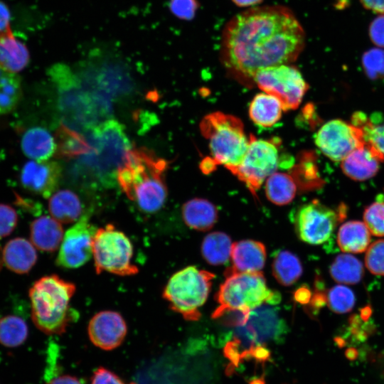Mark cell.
<instances>
[{
    "label": "cell",
    "mask_w": 384,
    "mask_h": 384,
    "mask_svg": "<svg viewBox=\"0 0 384 384\" xmlns=\"http://www.w3.org/2000/svg\"><path fill=\"white\" fill-rule=\"evenodd\" d=\"M305 43V31L289 8L254 6L237 14L225 25L220 58L232 76L250 82L262 69L292 64Z\"/></svg>",
    "instance_id": "cell-1"
},
{
    "label": "cell",
    "mask_w": 384,
    "mask_h": 384,
    "mask_svg": "<svg viewBox=\"0 0 384 384\" xmlns=\"http://www.w3.org/2000/svg\"><path fill=\"white\" fill-rule=\"evenodd\" d=\"M168 161L146 147L131 148L117 173V181L129 199L146 213L161 209L167 198L164 173Z\"/></svg>",
    "instance_id": "cell-2"
},
{
    "label": "cell",
    "mask_w": 384,
    "mask_h": 384,
    "mask_svg": "<svg viewBox=\"0 0 384 384\" xmlns=\"http://www.w3.org/2000/svg\"><path fill=\"white\" fill-rule=\"evenodd\" d=\"M287 326L275 308L262 305L251 311L245 321L235 325L224 347L225 356L236 367L244 359L265 362L270 356L267 344L280 341Z\"/></svg>",
    "instance_id": "cell-3"
},
{
    "label": "cell",
    "mask_w": 384,
    "mask_h": 384,
    "mask_svg": "<svg viewBox=\"0 0 384 384\" xmlns=\"http://www.w3.org/2000/svg\"><path fill=\"white\" fill-rule=\"evenodd\" d=\"M76 290L75 284L55 274L38 279L29 290L31 317L42 332L55 335L65 332L77 319L70 304Z\"/></svg>",
    "instance_id": "cell-4"
},
{
    "label": "cell",
    "mask_w": 384,
    "mask_h": 384,
    "mask_svg": "<svg viewBox=\"0 0 384 384\" xmlns=\"http://www.w3.org/2000/svg\"><path fill=\"white\" fill-rule=\"evenodd\" d=\"M90 150L81 156L80 164L88 174L102 184L117 181V173L131 149V144L121 124L108 119L90 129Z\"/></svg>",
    "instance_id": "cell-5"
},
{
    "label": "cell",
    "mask_w": 384,
    "mask_h": 384,
    "mask_svg": "<svg viewBox=\"0 0 384 384\" xmlns=\"http://www.w3.org/2000/svg\"><path fill=\"white\" fill-rule=\"evenodd\" d=\"M225 274L226 279L215 295L218 306L213 314L214 319L233 311L245 319L253 309L264 304L275 305L281 300V295L267 287L260 272H238L228 269Z\"/></svg>",
    "instance_id": "cell-6"
},
{
    "label": "cell",
    "mask_w": 384,
    "mask_h": 384,
    "mask_svg": "<svg viewBox=\"0 0 384 384\" xmlns=\"http://www.w3.org/2000/svg\"><path fill=\"white\" fill-rule=\"evenodd\" d=\"M200 129L208 141L211 159L215 165H223L230 171L241 163L250 140L239 118L214 112L203 118Z\"/></svg>",
    "instance_id": "cell-7"
},
{
    "label": "cell",
    "mask_w": 384,
    "mask_h": 384,
    "mask_svg": "<svg viewBox=\"0 0 384 384\" xmlns=\"http://www.w3.org/2000/svg\"><path fill=\"white\" fill-rule=\"evenodd\" d=\"M214 277L212 272L195 266L184 267L169 278L163 290V298L186 320H198L200 308L208 297Z\"/></svg>",
    "instance_id": "cell-8"
},
{
    "label": "cell",
    "mask_w": 384,
    "mask_h": 384,
    "mask_svg": "<svg viewBox=\"0 0 384 384\" xmlns=\"http://www.w3.org/2000/svg\"><path fill=\"white\" fill-rule=\"evenodd\" d=\"M133 245L129 238L111 223L96 230L92 240V257L97 274L103 272L119 276L139 272L133 263Z\"/></svg>",
    "instance_id": "cell-9"
},
{
    "label": "cell",
    "mask_w": 384,
    "mask_h": 384,
    "mask_svg": "<svg viewBox=\"0 0 384 384\" xmlns=\"http://www.w3.org/2000/svg\"><path fill=\"white\" fill-rule=\"evenodd\" d=\"M249 146L241 163L230 171L255 193L267 178L275 172L279 161V142L258 139L252 134Z\"/></svg>",
    "instance_id": "cell-10"
},
{
    "label": "cell",
    "mask_w": 384,
    "mask_h": 384,
    "mask_svg": "<svg viewBox=\"0 0 384 384\" xmlns=\"http://www.w3.org/2000/svg\"><path fill=\"white\" fill-rule=\"evenodd\" d=\"M252 82L265 92L277 97L284 111L297 109L309 89L300 71L292 64H282L259 70Z\"/></svg>",
    "instance_id": "cell-11"
},
{
    "label": "cell",
    "mask_w": 384,
    "mask_h": 384,
    "mask_svg": "<svg viewBox=\"0 0 384 384\" xmlns=\"http://www.w3.org/2000/svg\"><path fill=\"white\" fill-rule=\"evenodd\" d=\"M339 212L313 200L300 206L294 217L298 238L310 245H321L332 236L339 221Z\"/></svg>",
    "instance_id": "cell-12"
},
{
    "label": "cell",
    "mask_w": 384,
    "mask_h": 384,
    "mask_svg": "<svg viewBox=\"0 0 384 384\" xmlns=\"http://www.w3.org/2000/svg\"><path fill=\"white\" fill-rule=\"evenodd\" d=\"M314 142L326 157L340 162L365 143L361 128L338 119L324 124L315 134Z\"/></svg>",
    "instance_id": "cell-13"
},
{
    "label": "cell",
    "mask_w": 384,
    "mask_h": 384,
    "mask_svg": "<svg viewBox=\"0 0 384 384\" xmlns=\"http://www.w3.org/2000/svg\"><path fill=\"white\" fill-rule=\"evenodd\" d=\"M97 228L90 222L88 215H82L64 233L56 258L58 266L78 268L92 256V240Z\"/></svg>",
    "instance_id": "cell-14"
},
{
    "label": "cell",
    "mask_w": 384,
    "mask_h": 384,
    "mask_svg": "<svg viewBox=\"0 0 384 384\" xmlns=\"http://www.w3.org/2000/svg\"><path fill=\"white\" fill-rule=\"evenodd\" d=\"M87 332L95 346L110 351L122 344L127 333V326L119 312L105 310L97 312L91 318Z\"/></svg>",
    "instance_id": "cell-15"
},
{
    "label": "cell",
    "mask_w": 384,
    "mask_h": 384,
    "mask_svg": "<svg viewBox=\"0 0 384 384\" xmlns=\"http://www.w3.org/2000/svg\"><path fill=\"white\" fill-rule=\"evenodd\" d=\"M60 174V166L55 161L31 160L23 166L20 180L25 189L48 198L55 192Z\"/></svg>",
    "instance_id": "cell-16"
},
{
    "label": "cell",
    "mask_w": 384,
    "mask_h": 384,
    "mask_svg": "<svg viewBox=\"0 0 384 384\" xmlns=\"http://www.w3.org/2000/svg\"><path fill=\"white\" fill-rule=\"evenodd\" d=\"M380 161L375 153L364 143L341 161V167L343 174L351 179L363 181L378 173Z\"/></svg>",
    "instance_id": "cell-17"
},
{
    "label": "cell",
    "mask_w": 384,
    "mask_h": 384,
    "mask_svg": "<svg viewBox=\"0 0 384 384\" xmlns=\"http://www.w3.org/2000/svg\"><path fill=\"white\" fill-rule=\"evenodd\" d=\"M230 257L233 267L229 268L233 272H257L264 267L267 253L263 243L244 240L233 243Z\"/></svg>",
    "instance_id": "cell-18"
},
{
    "label": "cell",
    "mask_w": 384,
    "mask_h": 384,
    "mask_svg": "<svg viewBox=\"0 0 384 384\" xmlns=\"http://www.w3.org/2000/svg\"><path fill=\"white\" fill-rule=\"evenodd\" d=\"M63 235L62 224L52 216H41L30 226L31 242L41 251H55L60 247Z\"/></svg>",
    "instance_id": "cell-19"
},
{
    "label": "cell",
    "mask_w": 384,
    "mask_h": 384,
    "mask_svg": "<svg viewBox=\"0 0 384 384\" xmlns=\"http://www.w3.org/2000/svg\"><path fill=\"white\" fill-rule=\"evenodd\" d=\"M37 260L36 247L22 238L9 240L3 250V262L7 268L18 274L28 272Z\"/></svg>",
    "instance_id": "cell-20"
},
{
    "label": "cell",
    "mask_w": 384,
    "mask_h": 384,
    "mask_svg": "<svg viewBox=\"0 0 384 384\" xmlns=\"http://www.w3.org/2000/svg\"><path fill=\"white\" fill-rule=\"evenodd\" d=\"M21 148L26 156L31 160H48L55 152L57 145L51 134L41 127L28 129L23 134Z\"/></svg>",
    "instance_id": "cell-21"
},
{
    "label": "cell",
    "mask_w": 384,
    "mask_h": 384,
    "mask_svg": "<svg viewBox=\"0 0 384 384\" xmlns=\"http://www.w3.org/2000/svg\"><path fill=\"white\" fill-rule=\"evenodd\" d=\"M26 46L13 34L11 30L0 34V67L10 73H18L29 63Z\"/></svg>",
    "instance_id": "cell-22"
},
{
    "label": "cell",
    "mask_w": 384,
    "mask_h": 384,
    "mask_svg": "<svg viewBox=\"0 0 384 384\" xmlns=\"http://www.w3.org/2000/svg\"><path fill=\"white\" fill-rule=\"evenodd\" d=\"M183 219L190 228L207 231L218 220V210L209 201L193 198L186 201L182 207Z\"/></svg>",
    "instance_id": "cell-23"
},
{
    "label": "cell",
    "mask_w": 384,
    "mask_h": 384,
    "mask_svg": "<svg viewBox=\"0 0 384 384\" xmlns=\"http://www.w3.org/2000/svg\"><path fill=\"white\" fill-rule=\"evenodd\" d=\"M50 215L60 223H72L82 215V206L78 196L68 189L55 191L49 198Z\"/></svg>",
    "instance_id": "cell-24"
},
{
    "label": "cell",
    "mask_w": 384,
    "mask_h": 384,
    "mask_svg": "<svg viewBox=\"0 0 384 384\" xmlns=\"http://www.w3.org/2000/svg\"><path fill=\"white\" fill-rule=\"evenodd\" d=\"M283 107L274 96L266 92L257 94L249 107V116L257 126L270 128L282 117Z\"/></svg>",
    "instance_id": "cell-25"
},
{
    "label": "cell",
    "mask_w": 384,
    "mask_h": 384,
    "mask_svg": "<svg viewBox=\"0 0 384 384\" xmlns=\"http://www.w3.org/2000/svg\"><path fill=\"white\" fill-rule=\"evenodd\" d=\"M339 248L345 253H361L370 242V232L361 221H348L341 225L337 234Z\"/></svg>",
    "instance_id": "cell-26"
},
{
    "label": "cell",
    "mask_w": 384,
    "mask_h": 384,
    "mask_svg": "<svg viewBox=\"0 0 384 384\" xmlns=\"http://www.w3.org/2000/svg\"><path fill=\"white\" fill-rule=\"evenodd\" d=\"M353 125L361 129L365 143L375 153L380 161L384 160V116L373 114L368 118L364 114H356Z\"/></svg>",
    "instance_id": "cell-27"
},
{
    "label": "cell",
    "mask_w": 384,
    "mask_h": 384,
    "mask_svg": "<svg viewBox=\"0 0 384 384\" xmlns=\"http://www.w3.org/2000/svg\"><path fill=\"white\" fill-rule=\"evenodd\" d=\"M272 274L283 286L294 284L302 276L303 268L299 259L288 250H281L274 257Z\"/></svg>",
    "instance_id": "cell-28"
},
{
    "label": "cell",
    "mask_w": 384,
    "mask_h": 384,
    "mask_svg": "<svg viewBox=\"0 0 384 384\" xmlns=\"http://www.w3.org/2000/svg\"><path fill=\"white\" fill-rule=\"evenodd\" d=\"M297 188L293 176L284 173H273L265 183L267 198L278 206L289 203L295 197Z\"/></svg>",
    "instance_id": "cell-29"
},
{
    "label": "cell",
    "mask_w": 384,
    "mask_h": 384,
    "mask_svg": "<svg viewBox=\"0 0 384 384\" xmlns=\"http://www.w3.org/2000/svg\"><path fill=\"white\" fill-rule=\"evenodd\" d=\"M329 272L333 279L338 283L355 284L362 279L364 270L358 259L350 253H344L334 259Z\"/></svg>",
    "instance_id": "cell-30"
},
{
    "label": "cell",
    "mask_w": 384,
    "mask_h": 384,
    "mask_svg": "<svg viewBox=\"0 0 384 384\" xmlns=\"http://www.w3.org/2000/svg\"><path fill=\"white\" fill-rule=\"evenodd\" d=\"M233 243L230 238L222 232L207 235L202 242L201 252L207 262L213 265L226 263L231 254Z\"/></svg>",
    "instance_id": "cell-31"
},
{
    "label": "cell",
    "mask_w": 384,
    "mask_h": 384,
    "mask_svg": "<svg viewBox=\"0 0 384 384\" xmlns=\"http://www.w3.org/2000/svg\"><path fill=\"white\" fill-rule=\"evenodd\" d=\"M22 97V87L17 73L0 67V116L13 111Z\"/></svg>",
    "instance_id": "cell-32"
},
{
    "label": "cell",
    "mask_w": 384,
    "mask_h": 384,
    "mask_svg": "<svg viewBox=\"0 0 384 384\" xmlns=\"http://www.w3.org/2000/svg\"><path fill=\"white\" fill-rule=\"evenodd\" d=\"M28 335L26 321L16 316L8 315L0 319V343L7 348L23 344Z\"/></svg>",
    "instance_id": "cell-33"
},
{
    "label": "cell",
    "mask_w": 384,
    "mask_h": 384,
    "mask_svg": "<svg viewBox=\"0 0 384 384\" xmlns=\"http://www.w3.org/2000/svg\"><path fill=\"white\" fill-rule=\"evenodd\" d=\"M56 145L58 154L66 158L82 156L87 153L90 148L88 140L85 137L64 125H62L58 131Z\"/></svg>",
    "instance_id": "cell-34"
},
{
    "label": "cell",
    "mask_w": 384,
    "mask_h": 384,
    "mask_svg": "<svg viewBox=\"0 0 384 384\" xmlns=\"http://www.w3.org/2000/svg\"><path fill=\"white\" fill-rule=\"evenodd\" d=\"M356 298L353 291L344 285H336L326 294V304L337 314H345L352 310Z\"/></svg>",
    "instance_id": "cell-35"
},
{
    "label": "cell",
    "mask_w": 384,
    "mask_h": 384,
    "mask_svg": "<svg viewBox=\"0 0 384 384\" xmlns=\"http://www.w3.org/2000/svg\"><path fill=\"white\" fill-rule=\"evenodd\" d=\"M361 64L369 79L384 78V48H373L366 50L362 55Z\"/></svg>",
    "instance_id": "cell-36"
},
{
    "label": "cell",
    "mask_w": 384,
    "mask_h": 384,
    "mask_svg": "<svg viewBox=\"0 0 384 384\" xmlns=\"http://www.w3.org/2000/svg\"><path fill=\"white\" fill-rule=\"evenodd\" d=\"M364 223L370 233L384 236V199L380 198L367 206L363 213Z\"/></svg>",
    "instance_id": "cell-37"
},
{
    "label": "cell",
    "mask_w": 384,
    "mask_h": 384,
    "mask_svg": "<svg viewBox=\"0 0 384 384\" xmlns=\"http://www.w3.org/2000/svg\"><path fill=\"white\" fill-rule=\"evenodd\" d=\"M365 264L370 273L384 276V240H376L368 246Z\"/></svg>",
    "instance_id": "cell-38"
},
{
    "label": "cell",
    "mask_w": 384,
    "mask_h": 384,
    "mask_svg": "<svg viewBox=\"0 0 384 384\" xmlns=\"http://www.w3.org/2000/svg\"><path fill=\"white\" fill-rule=\"evenodd\" d=\"M199 7L197 0H169L168 8L176 18L190 21L193 19Z\"/></svg>",
    "instance_id": "cell-39"
},
{
    "label": "cell",
    "mask_w": 384,
    "mask_h": 384,
    "mask_svg": "<svg viewBox=\"0 0 384 384\" xmlns=\"http://www.w3.org/2000/svg\"><path fill=\"white\" fill-rule=\"evenodd\" d=\"M18 216L10 206L0 203V238L10 235L16 226Z\"/></svg>",
    "instance_id": "cell-40"
},
{
    "label": "cell",
    "mask_w": 384,
    "mask_h": 384,
    "mask_svg": "<svg viewBox=\"0 0 384 384\" xmlns=\"http://www.w3.org/2000/svg\"><path fill=\"white\" fill-rule=\"evenodd\" d=\"M369 37L374 45L384 48V14H379L369 26Z\"/></svg>",
    "instance_id": "cell-41"
},
{
    "label": "cell",
    "mask_w": 384,
    "mask_h": 384,
    "mask_svg": "<svg viewBox=\"0 0 384 384\" xmlns=\"http://www.w3.org/2000/svg\"><path fill=\"white\" fill-rule=\"evenodd\" d=\"M90 384H124L113 372L100 367L93 373Z\"/></svg>",
    "instance_id": "cell-42"
},
{
    "label": "cell",
    "mask_w": 384,
    "mask_h": 384,
    "mask_svg": "<svg viewBox=\"0 0 384 384\" xmlns=\"http://www.w3.org/2000/svg\"><path fill=\"white\" fill-rule=\"evenodd\" d=\"M11 15L7 6L0 1V34L11 30Z\"/></svg>",
    "instance_id": "cell-43"
},
{
    "label": "cell",
    "mask_w": 384,
    "mask_h": 384,
    "mask_svg": "<svg viewBox=\"0 0 384 384\" xmlns=\"http://www.w3.org/2000/svg\"><path fill=\"white\" fill-rule=\"evenodd\" d=\"M363 6L368 10L384 14V0H360Z\"/></svg>",
    "instance_id": "cell-44"
},
{
    "label": "cell",
    "mask_w": 384,
    "mask_h": 384,
    "mask_svg": "<svg viewBox=\"0 0 384 384\" xmlns=\"http://www.w3.org/2000/svg\"><path fill=\"white\" fill-rule=\"evenodd\" d=\"M47 384H81L80 381L75 376L70 375H60L50 379Z\"/></svg>",
    "instance_id": "cell-45"
},
{
    "label": "cell",
    "mask_w": 384,
    "mask_h": 384,
    "mask_svg": "<svg viewBox=\"0 0 384 384\" xmlns=\"http://www.w3.org/2000/svg\"><path fill=\"white\" fill-rule=\"evenodd\" d=\"M311 294L309 288L302 287L299 288L296 294L295 299L302 304H306L311 300Z\"/></svg>",
    "instance_id": "cell-46"
},
{
    "label": "cell",
    "mask_w": 384,
    "mask_h": 384,
    "mask_svg": "<svg viewBox=\"0 0 384 384\" xmlns=\"http://www.w3.org/2000/svg\"><path fill=\"white\" fill-rule=\"evenodd\" d=\"M263 0H232V1L239 7H249L256 6L262 2Z\"/></svg>",
    "instance_id": "cell-47"
},
{
    "label": "cell",
    "mask_w": 384,
    "mask_h": 384,
    "mask_svg": "<svg viewBox=\"0 0 384 384\" xmlns=\"http://www.w3.org/2000/svg\"><path fill=\"white\" fill-rule=\"evenodd\" d=\"M371 314V310L370 307H366L361 310V319L366 320Z\"/></svg>",
    "instance_id": "cell-48"
},
{
    "label": "cell",
    "mask_w": 384,
    "mask_h": 384,
    "mask_svg": "<svg viewBox=\"0 0 384 384\" xmlns=\"http://www.w3.org/2000/svg\"><path fill=\"white\" fill-rule=\"evenodd\" d=\"M250 384H265V383L263 380H257L252 381Z\"/></svg>",
    "instance_id": "cell-49"
},
{
    "label": "cell",
    "mask_w": 384,
    "mask_h": 384,
    "mask_svg": "<svg viewBox=\"0 0 384 384\" xmlns=\"http://www.w3.org/2000/svg\"><path fill=\"white\" fill-rule=\"evenodd\" d=\"M1 259L3 260V250L1 251V249H0V267L1 265Z\"/></svg>",
    "instance_id": "cell-50"
},
{
    "label": "cell",
    "mask_w": 384,
    "mask_h": 384,
    "mask_svg": "<svg viewBox=\"0 0 384 384\" xmlns=\"http://www.w3.org/2000/svg\"><path fill=\"white\" fill-rule=\"evenodd\" d=\"M130 384H136V383H130Z\"/></svg>",
    "instance_id": "cell-51"
}]
</instances>
